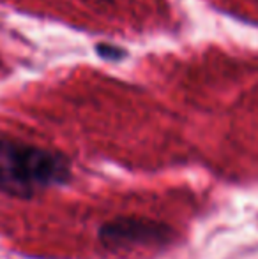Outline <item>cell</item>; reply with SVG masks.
I'll return each mask as SVG.
<instances>
[{"label": "cell", "instance_id": "cell-1", "mask_svg": "<svg viewBox=\"0 0 258 259\" xmlns=\"http://www.w3.org/2000/svg\"><path fill=\"white\" fill-rule=\"evenodd\" d=\"M67 178L69 164L60 154L0 138V192L32 198Z\"/></svg>", "mask_w": 258, "mask_h": 259}, {"label": "cell", "instance_id": "cell-2", "mask_svg": "<svg viewBox=\"0 0 258 259\" xmlns=\"http://www.w3.org/2000/svg\"><path fill=\"white\" fill-rule=\"evenodd\" d=\"M170 238L168 226L147 219H119L101 229V242L112 249L131 250L134 247H156Z\"/></svg>", "mask_w": 258, "mask_h": 259}, {"label": "cell", "instance_id": "cell-3", "mask_svg": "<svg viewBox=\"0 0 258 259\" xmlns=\"http://www.w3.org/2000/svg\"><path fill=\"white\" fill-rule=\"evenodd\" d=\"M96 52L99 53L104 60H121V58L126 55L124 50L115 48V46H112V45H99L96 48Z\"/></svg>", "mask_w": 258, "mask_h": 259}]
</instances>
